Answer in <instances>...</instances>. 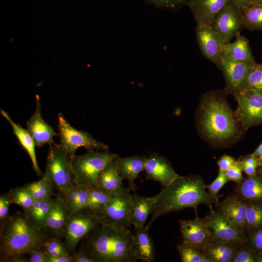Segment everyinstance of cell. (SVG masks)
Returning a JSON list of instances; mask_svg holds the SVG:
<instances>
[{
	"mask_svg": "<svg viewBox=\"0 0 262 262\" xmlns=\"http://www.w3.org/2000/svg\"><path fill=\"white\" fill-rule=\"evenodd\" d=\"M72 262H95L80 247L71 254Z\"/></svg>",
	"mask_w": 262,
	"mask_h": 262,
	"instance_id": "bcb514c9",
	"label": "cell"
},
{
	"mask_svg": "<svg viewBox=\"0 0 262 262\" xmlns=\"http://www.w3.org/2000/svg\"><path fill=\"white\" fill-rule=\"evenodd\" d=\"M236 116L244 127L262 122V90L245 88L235 93Z\"/></svg>",
	"mask_w": 262,
	"mask_h": 262,
	"instance_id": "30bf717a",
	"label": "cell"
},
{
	"mask_svg": "<svg viewBox=\"0 0 262 262\" xmlns=\"http://www.w3.org/2000/svg\"><path fill=\"white\" fill-rule=\"evenodd\" d=\"M29 262H48V255L42 247L27 254Z\"/></svg>",
	"mask_w": 262,
	"mask_h": 262,
	"instance_id": "7bdbcfd3",
	"label": "cell"
},
{
	"mask_svg": "<svg viewBox=\"0 0 262 262\" xmlns=\"http://www.w3.org/2000/svg\"><path fill=\"white\" fill-rule=\"evenodd\" d=\"M230 0H190L187 5L192 13L196 25H211L212 23Z\"/></svg>",
	"mask_w": 262,
	"mask_h": 262,
	"instance_id": "ffe728a7",
	"label": "cell"
},
{
	"mask_svg": "<svg viewBox=\"0 0 262 262\" xmlns=\"http://www.w3.org/2000/svg\"><path fill=\"white\" fill-rule=\"evenodd\" d=\"M100 225L96 214L89 209L84 208L70 213L62 237L68 252L72 253L81 241Z\"/></svg>",
	"mask_w": 262,
	"mask_h": 262,
	"instance_id": "ba28073f",
	"label": "cell"
},
{
	"mask_svg": "<svg viewBox=\"0 0 262 262\" xmlns=\"http://www.w3.org/2000/svg\"><path fill=\"white\" fill-rule=\"evenodd\" d=\"M251 242L257 249L262 251V229L254 234L252 236Z\"/></svg>",
	"mask_w": 262,
	"mask_h": 262,
	"instance_id": "7dc6e473",
	"label": "cell"
},
{
	"mask_svg": "<svg viewBox=\"0 0 262 262\" xmlns=\"http://www.w3.org/2000/svg\"><path fill=\"white\" fill-rule=\"evenodd\" d=\"M146 158L145 156L138 155L121 157L118 155L114 159L119 177L122 180H128V189L130 191L135 192L138 189L134 181L139 173L144 171Z\"/></svg>",
	"mask_w": 262,
	"mask_h": 262,
	"instance_id": "44dd1931",
	"label": "cell"
},
{
	"mask_svg": "<svg viewBox=\"0 0 262 262\" xmlns=\"http://www.w3.org/2000/svg\"><path fill=\"white\" fill-rule=\"evenodd\" d=\"M258 161L259 162V163H260L262 164V155L258 157Z\"/></svg>",
	"mask_w": 262,
	"mask_h": 262,
	"instance_id": "11a10c76",
	"label": "cell"
},
{
	"mask_svg": "<svg viewBox=\"0 0 262 262\" xmlns=\"http://www.w3.org/2000/svg\"><path fill=\"white\" fill-rule=\"evenodd\" d=\"M242 10L253 4L254 0H230Z\"/></svg>",
	"mask_w": 262,
	"mask_h": 262,
	"instance_id": "f907efd6",
	"label": "cell"
},
{
	"mask_svg": "<svg viewBox=\"0 0 262 262\" xmlns=\"http://www.w3.org/2000/svg\"><path fill=\"white\" fill-rule=\"evenodd\" d=\"M48 237L34 226L24 213L16 212L1 222L0 261L7 262L17 255L27 254L42 247Z\"/></svg>",
	"mask_w": 262,
	"mask_h": 262,
	"instance_id": "3957f363",
	"label": "cell"
},
{
	"mask_svg": "<svg viewBox=\"0 0 262 262\" xmlns=\"http://www.w3.org/2000/svg\"><path fill=\"white\" fill-rule=\"evenodd\" d=\"M195 31L197 42L202 55L220 68L224 53L223 40L210 25H196Z\"/></svg>",
	"mask_w": 262,
	"mask_h": 262,
	"instance_id": "4fadbf2b",
	"label": "cell"
},
{
	"mask_svg": "<svg viewBox=\"0 0 262 262\" xmlns=\"http://www.w3.org/2000/svg\"><path fill=\"white\" fill-rule=\"evenodd\" d=\"M260 172V173H261V175L262 176V167L261 168Z\"/></svg>",
	"mask_w": 262,
	"mask_h": 262,
	"instance_id": "6f0895ef",
	"label": "cell"
},
{
	"mask_svg": "<svg viewBox=\"0 0 262 262\" xmlns=\"http://www.w3.org/2000/svg\"><path fill=\"white\" fill-rule=\"evenodd\" d=\"M12 202L8 194L0 196V223L9 216V208Z\"/></svg>",
	"mask_w": 262,
	"mask_h": 262,
	"instance_id": "b9f144b4",
	"label": "cell"
},
{
	"mask_svg": "<svg viewBox=\"0 0 262 262\" xmlns=\"http://www.w3.org/2000/svg\"><path fill=\"white\" fill-rule=\"evenodd\" d=\"M242 171V163L237 162L233 166L226 171V173L229 180L240 183L243 180Z\"/></svg>",
	"mask_w": 262,
	"mask_h": 262,
	"instance_id": "60d3db41",
	"label": "cell"
},
{
	"mask_svg": "<svg viewBox=\"0 0 262 262\" xmlns=\"http://www.w3.org/2000/svg\"><path fill=\"white\" fill-rule=\"evenodd\" d=\"M7 194L12 203L21 207L23 210L30 208L34 201L30 193L23 186L12 188Z\"/></svg>",
	"mask_w": 262,
	"mask_h": 262,
	"instance_id": "e575fe53",
	"label": "cell"
},
{
	"mask_svg": "<svg viewBox=\"0 0 262 262\" xmlns=\"http://www.w3.org/2000/svg\"><path fill=\"white\" fill-rule=\"evenodd\" d=\"M58 121L60 144L71 157L80 147H83L87 150H108L107 144L98 141L88 132L74 128L61 113L58 115Z\"/></svg>",
	"mask_w": 262,
	"mask_h": 262,
	"instance_id": "9c48e42d",
	"label": "cell"
},
{
	"mask_svg": "<svg viewBox=\"0 0 262 262\" xmlns=\"http://www.w3.org/2000/svg\"><path fill=\"white\" fill-rule=\"evenodd\" d=\"M233 245L210 241L202 250L211 262H229L236 253Z\"/></svg>",
	"mask_w": 262,
	"mask_h": 262,
	"instance_id": "f1b7e54d",
	"label": "cell"
},
{
	"mask_svg": "<svg viewBox=\"0 0 262 262\" xmlns=\"http://www.w3.org/2000/svg\"><path fill=\"white\" fill-rule=\"evenodd\" d=\"M87 188L88 199L85 208L96 213L106 205L110 198V195L97 186Z\"/></svg>",
	"mask_w": 262,
	"mask_h": 262,
	"instance_id": "836d02e7",
	"label": "cell"
},
{
	"mask_svg": "<svg viewBox=\"0 0 262 262\" xmlns=\"http://www.w3.org/2000/svg\"><path fill=\"white\" fill-rule=\"evenodd\" d=\"M238 192L244 198L250 200H262V179L251 177L239 186Z\"/></svg>",
	"mask_w": 262,
	"mask_h": 262,
	"instance_id": "4dcf8cb0",
	"label": "cell"
},
{
	"mask_svg": "<svg viewBox=\"0 0 262 262\" xmlns=\"http://www.w3.org/2000/svg\"><path fill=\"white\" fill-rule=\"evenodd\" d=\"M0 112L2 116L8 121L12 127L14 134L28 154L32 163L33 170L38 176H43L44 173L39 167L36 156V145L31 134L27 129H24L19 124L13 121L6 111L0 109Z\"/></svg>",
	"mask_w": 262,
	"mask_h": 262,
	"instance_id": "7402d4cb",
	"label": "cell"
},
{
	"mask_svg": "<svg viewBox=\"0 0 262 262\" xmlns=\"http://www.w3.org/2000/svg\"><path fill=\"white\" fill-rule=\"evenodd\" d=\"M177 248L182 262H211L202 249L191 244L182 241Z\"/></svg>",
	"mask_w": 262,
	"mask_h": 262,
	"instance_id": "1f68e13d",
	"label": "cell"
},
{
	"mask_svg": "<svg viewBox=\"0 0 262 262\" xmlns=\"http://www.w3.org/2000/svg\"><path fill=\"white\" fill-rule=\"evenodd\" d=\"M255 4L262 5V0H254L253 4Z\"/></svg>",
	"mask_w": 262,
	"mask_h": 262,
	"instance_id": "db71d44e",
	"label": "cell"
},
{
	"mask_svg": "<svg viewBox=\"0 0 262 262\" xmlns=\"http://www.w3.org/2000/svg\"><path fill=\"white\" fill-rule=\"evenodd\" d=\"M259 164H242L243 171L250 177L255 176L256 169Z\"/></svg>",
	"mask_w": 262,
	"mask_h": 262,
	"instance_id": "c3c4849f",
	"label": "cell"
},
{
	"mask_svg": "<svg viewBox=\"0 0 262 262\" xmlns=\"http://www.w3.org/2000/svg\"><path fill=\"white\" fill-rule=\"evenodd\" d=\"M13 40H14V39H13V38H11V39L10 40V42H11V43L13 41Z\"/></svg>",
	"mask_w": 262,
	"mask_h": 262,
	"instance_id": "680465c9",
	"label": "cell"
},
{
	"mask_svg": "<svg viewBox=\"0 0 262 262\" xmlns=\"http://www.w3.org/2000/svg\"><path fill=\"white\" fill-rule=\"evenodd\" d=\"M117 155L108 150H91L84 154L72 156L71 164L75 185L96 186L103 168Z\"/></svg>",
	"mask_w": 262,
	"mask_h": 262,
	"instance_id": "5b68a950",
	"label": "cell"
},
{
	"mask_svg": "<svg viewBox=\"0 0 262 262\" xmlns=\"http://www.w3.org/2000/svg\"><path fill=\"white\" fill-rule=\"evenodd\" d=\"M247 225L251 227H258L262 225V208L251 205L247 207L246 212Z\"/></svg>",
	"mask_w": 262,
	"mask_h": 262,
	"instance_id": "f35d334b",
	"label": "cell"
},
{
	"mask_svg": "<svg viewBox=\"0 0 262 262\" xmlns=\"http://www.w3.org/2000/svg\"><path fill=\"white\" fill-rule=\"evenodd\" d=\"M48 262H72V260L71 255L54 257L48 256Z\"/></svg>",
	"mask_w": 262,
	"mask_h": 262,
	"instance_id": "681fc988",
	"label": "cell"
},
{
	"mask_svg": "<svg viewBox=\"0 0 262 262\" xmlns=\"http://www.w3.org/2000/svg\"><path fill=\"white\" fill-rule=\"evenodd\" d=\"M223 50L224 53L234 60L250 66L256 64L248 40L240 34L236 37L234 42L224 43Z\"/></svg>",
	"mask_w": 262,
	"mask_h": 262,
	"instance_id": "d4e9b609",
	"label": "cell"
},
{
	"mask_svg": "<svg viewBox=\"0 0 262 262\" xmlns=\"http://www.w3.org/2000/svg\"><path fill=\"white\" fill-rule=\"evenodd\" d=\"M224 43L240 34L244 27L243 10L231 1L218 13L211 25Z\"/></svg>",
	"mask_w": 262,
	"mask_h": 262,
	"instance_id": "7c38bea8",
	"label": "cell"
},
{
	"mask_svg": "<svg viewBox=\"0 0 262 262\" xmlns=\"http://www.w3.org/2000/svg\"><path fill=\"white\" fill-rule=\"evenodd\" d=\"M146 4H152L158 8L170 10L179 9L187 4L190 0H143Z\"/></svg>",
	"mask_w": 262,
	"mask_h": 262,
	"instance_id": "74e56055",
	"label": "cell"
},
{
	"mask_svg": "<svg viewBox=\"0 0 262 262\" xmlns=\"http://www.w3.org/2000/svg\"><path fill=\"white\" fill-rule=\"evenodd\" d=\"M42 247L49 256H70L66 247L60 238H48L44 242Z\"/></svg>",
	"mask_w": 262,
	"mask_h": 262,
	"instance_id": "d590c367",
	"label": "cell"
},
{
	"mask_svg": "<svg viewBox=\"0 0 262 262\" xmlns=\"http://www.w3.org/2000/svg\"><path fill=\"white\" fill-rule=\"evenodd\" d=\"M250 66L234 60L223 53L220 68L223 71L228 86L234 93L243 88Z\"/></svg>",
	"mask_w": 262,
	"mask_h": 262,
	"instance_id": "d6986e66",
	"label": "cell"
},
{
	"mask_svg": "<svg viewBox=\"0 0 262 262\" xmlns=\"http://www.w3.org/2000/svg\"><path fill=\"white\" fill-rule=\"evenodd\" d=\"M203 103L201 124L209 137L223 140L232 137L236 131V124L225 101L212 93L207 96Z\"/></svg>",
	"mask_w": 262,
	"mask_h": 262,
	"instance_id": "277c9868",
	"label": "cell"
},
{
	"mask_svg": "<svg viewBox=\"0 0 262 262\" xmlns=\"http://www.w3.org/2000/svg\"><path fill=\"white\" fill-rule=\"evenodd\" d=\"M245 88L262 90V64L250 66L242 89Z\"/></svg>",
	"mask_w": 262,
	"mask_h": 262,
	"instance_id": "8d00e7d4",
	"label": "cell"
},
{
	"mask_svg": "<svg viewBox=\"0 0 262 262\" xmlns=\"http://www.w3.org/2000/svg\"><path fill=\"white\" fill-rule=\"evenodd\" d=\"M34 112L26 122L27 130L33 137L35 145L42 147L44 145L54 143L53 137L58 134L43 119L41 114V103L38 95L35 96Z\"/></svg>",
	"mask_w": 262,
	"mask_h": 262,
	"instance_id": "5bb4252c",
	"label": "cell"
},
{
	"mask_svg": "<svg viewBox=\"0 0 262 262\" xmlns=\"http://www.w3.org/2000/svg\"><path fill=\"white\" fill-rule=\"evenodd\" d=\"M179 223L183 242L202 249L210 241L211 233L205 218L180 220Z\"/></svg>",
	"mask_w": 262,
	"mask_h": 262,
	"instance_id": "2e32d148",
	"label": "cell"
},
{
	"mask_svg": "<svg viewBox=\"0 0 262 262\" xmlns=\"http://www.w3.org/2000/svg\"><path fill=\"white\" fill-rule=\"evenodd\" d=\"M218 211L243 229L247 225L246 212L247 206L237 197L232 196L217 203Z\"/></svg>",
	"mask_w": 262,
	"mask_h": 262,
	"instance_id": "cb8c5ba5",
	"label": "cell"
},
{
	"mask_svg": "<svg viewBox=\"0 0 262 262\" xmlns=\"http://www.w3.org/2000/svg\"><path fill=\"white\" fill-rule=\"evenodd\" d=\"M145 226L134 228L130 245V252L136 261L153 262L155 260L154 244Z\"/></svg>",
	"mask_w": 262,
	"mask_h": 262,
	"instance_id": "e0dca14e",
	"label": "cell"
},
{
	"mask_svg": "<svg viewBox=\"0 0 262 262\" xmlns=\"http://www.w3.org/2000/svg\"><path fill=\"white\" fill-rule=\"evenodd\" d=\"M256 260L252 253L247 250H241L235 253L232 261L233 262H254Z\"/></svg>",
	"mask_w": 262,
	"mask_h": 262,
	"instance_id": "ee69618b",
	"label": "cell"
},
{
	"mask_svg": "<svg viewBox=\"0 0 262 262\" xmlns=\"http://www.w3.org/2000/svg\"><path fill=\"white\" fill-rule=\"evenodd\" d=\"M96 186L110 196L124 186L114 159L109 162L100 172Z\"/></svg>",
	"mask_w": 262,
	"mask_h": 262,
	"instance_id": "4316f807",
	"label": "cell"
},
{
	"mask_svg": "<svg viewBox=\"0 0 262 262\" xmlns=\"http://www.w3.org/2000/svg\"><path fill=\"white\" fill-rule=\"evenodd\" d=\"M70 213L62 198L58 194L55 205L42 230L49 238H60L68 220Z\"/></svg>",
	"mask_w": 262,
	"mask_h": 262,
	"instance_id": "ac0fdd59",
	"label": "cell"
},
{
	"mask_svg": "<svg viewBox=\"0 0 262 262\" xmlns=\"http://www.w3.org/2000/svg\"><path fill=\"white\" fill-rule=\"evenodd\" d=\"M131 196L125 186L112 193L106 205L95 213L101 225L129 229L131 225Z\"/></svg>",
	"mask_w": 262,
	"mask_h": 262,
	"instance_id": "8992f818",
	"label": "cell"
},
{
	"mask_svg": "<svg viewBox=\"0 0 262 262\" xmlns=\"http://www.w3.org/2000/svg\"><path fill=\"white\" fill-rule=\"evenodd\" d=\"M156 206V199L153 197H144L134 194L131 196V225L134 228H141L149 214L153 212Z\"/></svg>",
	"mask_w": 262,
	"mask_h": 262,
	"instance_id": "603a6c76",
	"label": "cell"
},
{
	"mask_svg": "<svg viewBox=\"0 0 262 262\" xmlns=\"http://www.w3.org/2000/svg\"><path fill=\"white\" fill-rule=\"evenodd\" d=\"M8 262H29L27 254H20L14 256L9 259Z\"/></svg>",
	"mask_w": 262,
	"mask_h": 262,
	"instance_id": "816d5d0a",
	"label": "cell"
},
{
	"mask_svg": "<svg viewBox=\"0 0 262 262\" xmlns=\"http://www.w3.org/2000/svg\"><path fill=\"white\" fill-rule=\"evenodd\" d=\"M133 232L101 225L89 232L80 246L95 262H134L130 252Z\"/></svg>",
	"mask_w": 262,
	"mask_h": 262,
	"instance_id": "7a4b0ae2",
	"label": "cell"
},
{
	"mask_svg": "<svg viewBox=\"0 0 262 262\" xmlns=\"http://www.w3.org/2000/svg\"><path fill=\"white\" fill-rule=\"evenodd\" d=\"M237 162L232 157L224 155L222 156L218 161L217 164L220 170L226 171L231 167L233 166Z\"/></svg>",
	"mask_w": 262,
	"mask_h": 262,
	"instance_id": "f6af8a7d",
	"label": "cell"
},
{
	"mask_svg": "<svg viewBox=\"0 0 262 262\" xmlns=\"http://www.w3.org/2000/svg\"><path fill=\"white\" fill-rule=\"evenodd\" d=\"M71 156L60 144L49 145L45 171L43 176L51 180L59 192L75 185L71 170Z\"/></svg>",
	"mask_w": 262,
	"mask_h": 262,
	"instance_id": "52a82bcc",
	"label": "cell"
},
{
	"mask_svg": "<svg viewBox=\"0 0 262 262\" xmlns=\"http://www.w3.org/2000/svg\"><path fill=\"white\" fill-rule=\"evenodd\" d=\"M262 155V143L259 146V147L254 151V152L251 154L252 156L256 158Z\"/></svg>",
	"mask_w": 262,
	"mask_h": 262,
	"instance_id": "f5cc1de1",
	"label": "cell"
},
{
	"mask_svg": "<svg viewBox=\"0 0 262 262\" xmlns=\"http://www.w3.org/2000/svg\"><path fill=\"white\" fill-rule=\"evenodd\" d=\"M229 180L226 172L219 170L217 177L212 183L206 185V188L211 195L217 197L219 190Z\"/></svg>",
	"mask_w": 262,
	"mask_h": 262,
	"instance_id": "ab89813d",
	"label": "cell"
},
{
	"mask_svg": "<svg viewBox=\"0 0 262 262\" xmlns=\"http://www.w3.org/2000/svg\"><path fill=\"white\" fill-rule=\"evenodd\" d=\"M55 202L56 198L34 200L31 207L24 210L23 213L34 226L42 230L55 205Z\"/></svg>",
	"mask_w": 262,
	"mask_h": 262,
	"instance_id": "484cf974",
	"label": "cell"
},
{
	"mask_svg": "<svg viewBox=\"0 0 262 262\" xmlns=\"http://www.w3.org/2000/svg\"><path fill=\"white\" fill-rule=\"evenodd\" d=\"M55 187L53 183L44 176L38 181L27 183L23 186L34 200L52 198L55 194Z\"/></svg>",
	"mask_w": 262,
	"mask_h": 262,
	"instance_id": "f546056e",
	"label": "cell"
},
{
	"mask_svg": "<svg viewBox=\"0 0 262 262\" xmlns=\"http://www.w3.org/2000/svg\"><path fill=\"white\" fill-rule=\"evenodd\" d=\"M144 171L146 180L158 181L163 187L179 176L167 159L156 153L146 157Z\"/></svg>",
	"mask_w": 262,
	"mask_h": 262,
	"instance_id": "9a60e30c",
	"label": "cell"
},
{
	"mask_svg": "<svg viewBox=\"0 0 262 262\" xmlns=\"http://www.w3.org/2000/svg\"><path fill=\"white\" fill-rule=\"evenodd\" d=\"M206 188V185L200 177L179 175L154 196L155 208L145 227L148 229L157 218L169 213L186 208H192L196 212L200 204L211 206L217 203V197L208 193Z\"/></svg>",
	"mask_w": 262,
	"mask_h": 262,
	"instance_id": "6da1fadb",
	"label": "cell"
},
{
	"mask_svg": "<svg viewBox=\"0 0 262 262\" xmlns=\"http://www.w3.org/2000/svg\"><path fill=\"white\" fill-rule=\"evenodd\" d=\"M257 261L262 262V255L257 258Z\"/></svg>",
	"mask_w": 262,
	"mask_h": 262,
	"instance_id": "9f6ffc18",
	"label": "cell"
},
{
	"mask_svg": "<svg viewBox=\"0 0 262 262\" xmlns=\"http://www.w3.org/2000/svg\"><path fill=\"white\" fill-rule=\"evenodd\" d=\"M244 27L250 31L262 30V5L252 4L243 10Z\"/></svg>",
	"mask_w": 262,
	"mask_h": 262,
	"instance_id": "d6a6232c",
	"label": "cell"
},
{
	"mask_svg": "<svg viewBox=\"0 0 262 262\" xmlns=\"http://www.w3.org/2000/svg\"><path fill=\"white\" fill-rule=\"evenodd\" d=\"M210 207V212L205 218L211 233L210 241L240 244L245 241L242 229L221 213Z\"/></svg>",
	"mask_w": 262,
	"mask_h": 262,
	"instance_id": "8fae6325",
	"label": "cell"
},
{
	"mask_svg": "<svg viewBox=\"0 0 262 262\" xmlns=\"http://www.w3.org/2000/svg\"><path fill=\"white\" fill-rule=\"evenodd\" d=\"M59 194L64 200L70 213L85 208L88 199V188L82 185L74 186Z\"/></svg>",
	"mask_w": 262,
	"mask_h": 262,
	"instance_id": "83f0119b",
	"label": "cell"
}]
</instances>
